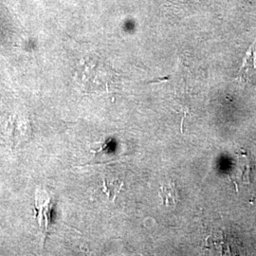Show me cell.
<instances>
[{
  "label": "cell",
  "instance_id": "7a4b0ae2",
  "mask_svg": "<svg viewBox=\"0 0 256 256\" xmlns=\"http://www.w3.org/2000/svg\"><path fill=\"white\" fill-rule=\"evenodd\" d=\"M176 191L174 189V184H171L169 186H162V191L160 192V196L166 202L167 204L170 203H176Z\"/></svg>",
  "mask_w": 256,
  "mask_h": 256
},
{
  "label": "cell",
  "instance_id": "6da1fadb",
  "mask_svg": "<svg viewBox=\"0 0 256 256\" xmlns=\"http://www.w3.org/2000/svg\"><path fill=\"white\" fill-rule=\"evenodd\" d=\"M50 209H52V200L48 198L45 194V200L43 202V205L40 206L39 203L36 202L37 216H38V221L41 228L43 230H46L48 225L50 222Z\"/></svg>",
  "mask_w": 256,
  "mask_h": 256
}]
</instances>
